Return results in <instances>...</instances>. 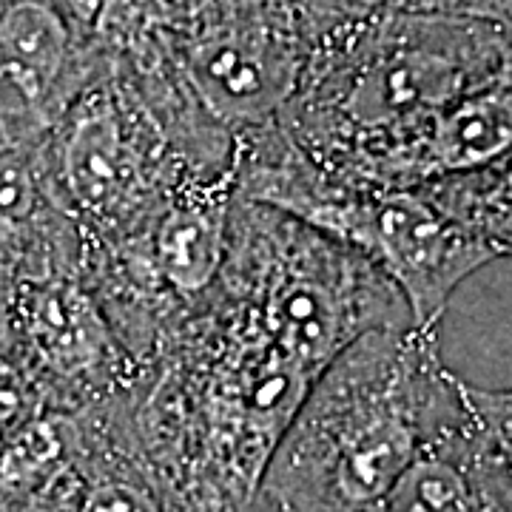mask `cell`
<instances>
[{"label": "cell", "mask_w": 512, "mask_h": 512, "mask_svg": "<svg viewBox=\"0 0 512 512\" xmlns=\"http://www.w3.org/2000/svg\"><path fill=\"white\" fill-rule=\"evenodd\" d=\"M325 370L220 274L128 396L148 467L177 512H254L293 413Z\"/></svg>", "instance_id": "obj_1"}, {"label": "cell", "mask_w": 512, "mask_h": 512, "mask_svg": "<svg viewBox=\"0 0 512 512\" xmlns=\"http://www.w3.org/2000/svg\"><path fill=\"white\" fill-rule=\"evenodd\" d=\"M512 63V32L478 18L362 12L319 35L279 128L330 180L362 185L416 126Z\"/></svg>", "instance_id": "obj_2"}, {"label": "cell", "mask_w": 512, "mask_h": 512, "mask_svg": "<svg viewBox=\"0 0 512 512\" xmlns=\"http://www.w3.org/2000/svg\"><path fill=\"white\" fill-rule=\"evenodd\" d=\"M467 410L439 330H370L313 382L276 447L256 512H370L439 430Z\"/></svg>", "instance_id": "obj_3"}, {"label": "cell", "mask_w": 512, "mask_h": 512, "mask_svg": "<svg viewBox=\"0 0 512 512\" xmlns=\"http://www.w3.org/2000/svg\"><path fill=\"white\" fill-rule=\"evenodd\" d=\"M37 154L83 242L126 231L188 185L237 177L234 134L183 74L111 55H100Z\"/></svg>", "instance_id": "obj_4"}, {"label": "cell", "mask_w": 512, "mask_h": 512, "mask_svg": "<svg viewBox=\"0 0 512 512\" xmlns=\"http://www.w3.org/2000/svg\"><path fill=\"white\" fill-rule=\"evenodd\" d=\"M237 191L370 259L402 293L416 328L439 330L464 279L504 256L441 211L424 188L330 180L279 123L237 137Z\"/></svg>", "instance_id": "obj_5"}, {"label": "cell", "mask_w": 512, "mask_h": 512, "mask_svg": "<svg viewBox=\"0 0 512 512\" xmlns=\"http://www.w3.org/2000/svg\"><path fill=\"white\" fill-rule=\"evenodd\" d=\"M234 200L237 177L188 185L126 231L83 242V274L140 373L217 288Z\"/></svg>", "instance_id": "obj_6"}, {"label": "cell", "mask_w": 512, "mask_h": 512, "mask_svg": "<svg viewBox=\"0 0 512 512\" xmlns=\"http://www.w3.org/2000/svg\"><path fill=\"white\" fill-rule=\"evenodd\" d=\"M330 20L322 0H171L168 49L208 114L242 137L279 120Z\"/></svg>", "instance_id": "obj_7"}, {"label": "cell", "mask_w": 512, "mask_h": 512, "mask_svg": "<svg viewBox=\"0 0 512 512\" xmlns=\"http://www.w3.org/2000/svg\"><path fill=\"white\" fill-rule=\"evenodd\" d=\"M128 396L29 421L0 461V512H177L137 444Z\"/></svg>", "instance_id": "obj_8"}, {"label": "cell", "mask_w": 512, "mask_h": 512, "mask_svg": "<svg viewBox=\"0 0 512 512\" xmlns=\"http://www.w3.org/2000/svg\"><path fill=\"white\" fill-rule=\"evenodd\" d=\"M83 248L20 271L3 308V328L49 410H86L123 399L140 370L83 274Z\"/></svg>", "instance_id": "obj_9"}, {"label": "cell", "mask_w": 512, "mask_h": 512, "mask_svg": "<svg viewBox=\"0 0 512 512\" xmlns=\"http://www.w3.org/2000/svg\"><path fill=\"white\" fill-rule=\"evenodd\" d=\"M97 60L60 0H0V148L40 146Z\"/></svg>", "instance_id": "obj_10"}, {"label": "cell", "mask_w": 512, "mask_h": 512, "mask_svg": "<svg viewBox=\"0 0 512 512\" xmlns=\"http://www.w3.org/2000/svg\"><path fill=\"white\" fill-rule=\"evenodd\" d=\"M507 154H512V63L413 128L370 168L362 185L419 188L478 171Z\"/></svg>", "instance_id": "obj_11"}, {"label": "cell", "mask_w": 512, "mask_h": 512, "mask_svg": "<svg viewBox=\"0 0 512 512\" xmlns=\"http://www.w3.org/2000/svg\"><path fill=\"white\" fill-rule=\"evenodd\" d=\"M370 512H512V458L484 436L467 404Z\"/></svg>", "instance_id": "obj_12"}, {"label": "cell", "mask_w": 512, "mask_h": 512, "mask_svg": "<svg viewBox=\"0 0 512 512\" xmlns=\"http://www.w3.org/2000/svg\"><path fill=\"white\" fill-rule=\"evenodd\" d=\"M80 231L49 191L35 148H0V279L37 262L77 254Z\"/></svg>", "instance_id": "obj_13"}, {"label": "cell", "mask_w": 512, "mask_h": 512, "mask_svg": "<svg viewBox=\"0 0 512 512\" xmlns=\"http://www.w3.org/2000/svg\"><path fill=\"white\" fill-rule=\"evenodd\" d=\"M430 200L501 256H512V154L470 174L419 185Z\"/></svg>", "instance_id": "obj_14"}, {"label": "cell", "mask_w": 512, "mask_h": 512, "mask_svg": "<svg viewBox=\"0 0 512 512\" xmlns=\"http://www.w3.org/2000/svg\"><path fill=\"white\" fill-rule=\"evenodd\" d=\"M46 410L49 404L32 379L29 367L23 365L18 350L12 348L0 319V461L9 444L20 436V430Z\"/></svg>", "instance_id": "obj_15"}, {"label": "cell", "mask_w": 512, "mask_h": 512, "mask_svg": "<svg viewBox=\"0 0 512 512\" xmlns=\"http://www.w3.org/2000/svg\"><path fill=\"white\" fill-rule=\"evenodd\" d=\"M330 15L362 12H410V15H453L498 23L512 32V0H322Z\"/></svg>", "instance_id": "obj_16"}, {"label": "cell", "mask_w": 512, "mask_h": 512, "mask_svg": "<svg viewBox=\"0 0 512 512\" xmlns=\"http://www.w3.org/2000/svg\"><path fill=\"white\" fill-rule=\"evenodd\" d=\"M464 396L484 436L493 441L504 456L512 458V387L484 390V387L464 382Z\"/></svg>", "instance_id": "obj_17"}, {"label": "cell", "mask_w": 512, "mask_h": 512, "mask_svg": "<svg viewBox=\"0 0 512 512\" xmlns=\"http://www.w3.org/2000/svg\"><path fill=\"white\" fill-rule=\"evenodd\" d=\"M254 512H256V510H254Z\"/></svg>", "instance_id": "obj_18"}]
</instances>
